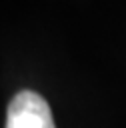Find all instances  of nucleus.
I'll list each match as a JSON object with an SVG mask.
<instances>
[{
	"instance_id": "nucleus-1",
	"label": "nucleus",
	"mask_w": 126,
	"mask_h": 128,
	"mask_svg": "<svg viewBox=\"0 0 126 128\" xmlns=\"http://www.w3.org/2000/svg\"><path fill=\"white\" fill-rule=\"evenodd\" d=\"M6 128H56V126L48 102L32 90H22L8 104Z\"/></svg>"
}]
</instances>
